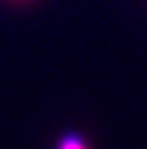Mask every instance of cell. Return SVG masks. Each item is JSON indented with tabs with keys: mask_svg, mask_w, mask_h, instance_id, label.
<instances>
[{
	"mask_svg": "<svg viewBox=\"0 0 147 149\" xmlns=\"http://www.w3.org/2000/svg\"><path fill=\"white\" fill-rule=\"evenodd\" d=\"M57 149H90L78 134H65L57 143Z\"/></svg>",
	"mask_w": 147,
	"mask_h": 149,
	"instance_id": "cell-1",
	"label": "cell"
},
{
	"mask_svg": "<svg viewBox=\"0 0 147 149\" xmlns=\"http://www.w3.org/2000/svg\"><path fill=\"white\" fill-rule=\"evenodd\" d=\"M12 2H27V0H12Z\"/></svg>",
	"mask_w": 147,
	"mask_h": 149,
	"instance_id": "cell-2",
	"label": "cell"
}]
</instances>
